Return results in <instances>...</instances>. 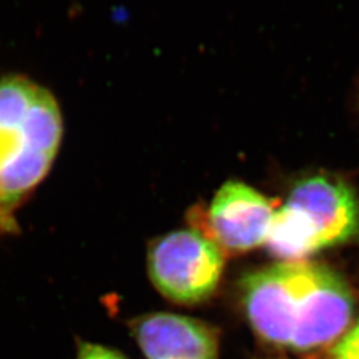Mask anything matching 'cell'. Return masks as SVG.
Here are the masks:
<instances>
[{"label":"cell","mask_w":359,"mask_h":359,"mask_svg":"<svg viewBox=\"0 0 359 359\" xmlns=\"http://www.w3.org/2000/svg\"><path fill=\"white\" fill-rule=\"evenodd\" d=\"M246 318L264 341L295 351L342 338L354 316L351 290L335 271L306 261L280 262L241 281Z\"/></svg>","instance_id":"1"},{"label":"cell","mask_w":359,"mask_h":359,"mask_svg":"<svg viewBox=\"0 0 359 359\" xmlns=\"http://www.w3.org/2000/svg\"><path fill=\"white\" fill-rule=\"evenodd\" d=\"M224 252L197 231L169 233L151 245L148 271L156 289L181 305L208 299L224 271Z\"/></svg>","instance_id":"4"},{"label":"cell","mask_w":359,"mask_h":359,"mask_svg":"<svg viewBox=\"0 0 359 359\" xmlns=\"http://www.w3.org/2000/svg\"><path fill=\"white\" fill-rule=\"evenodd\" d=\"M62 136L48 90L26 77L0 79V233L16 228L13 213L48 175Z\"/></svg>","instance_id":"2"},{"label":"cell","mask_w":359,"mask_h":359,"mask_svg":"<svg viewBox=\"0 0 359 359\" xmlns=\"http://www.w3.org/2000/svg\"><path fill=\"white\" fill-rule=\"evenodd\" d=\"M75 359H128L121 353L116 351L111 347L102 346L97 344L81 342L77 348Z\"/></svg>","instance_id":"8"},{"label":"cell","mask_w":359,"mask_h":359,"mask_svg":"<svg viewBox=\"0 0 359 359\" xmlns=\"http://www.w3.org/2000/svg\"><path fill=\"white\" fill-rule=\"evenodd\" d=\"M147 359H218V335L185 316L151 313L129 323Z\"/></svg>","instance_id":"6"},{"label":"cell","mask_w":359,"mask_h":359,"mask_svg":"<svg viewBox=\"0 0 359 359\" xmlns=\"http://www.w3.org/2000/svg\"><path fill=\"white\" fill-rule=\"evenodd\" d=\"M334 359H359V321L334 347Z\"/></svg>","instance_id":"7"},{"label":"cell","mask_w":359,"mask_h":359,"mask_svg":"<svg viewBox=\"0 0 359 359\" xmlns=\"http://www.w3.org/2000/svg\"><path fill=\"white\" fill-rule=\"evenodd\" d=\"M274 209L256 189L238 181L221 187L203 224L204 234L222 252L244 253L266 243Z\"/></svg>","instance_id":"5"},{"label":"cell","mask_w":359,"mask_h":359,"mask_svg":"<svg viewBox=\"0 0 359 359\" xmlns=\"http://www.w3.org/2000/svg\"><path fill=\"white\" fill-rule=\"evenodd\" d=\"M358 233L357 194L342 180L317 175L297 182L286 204L274 212L266 246L273 256L293 262L345 244Z\"/></svg>","instance_id":"3"}]
</instances>
